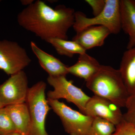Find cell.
I'll list each match as a JSON object with an SVG mask.
<instances>
[{
  "instance_id": "obj_1",
  "label": "cell",
  "mask_w": 135,
  "mask_h": 135,
  "mask_svg": "<svg viewBox=\"0 0 135 135\" xmlns=\"http://www.w3.org/2000/svg\"><path fill=\"white\" fill-rule=\"evenodd\" d=\"M75 11L65 5L55 8L42 1H35L17 17L18 24L47 42L53 38L68 40V32L74 22Z\"/></svg>"
},
{
  "instance_id": "obj_2",
  "label": "cell",
  "mask_w": 135,
  "mask_h": 135,
  "mask_svg": "<svg viewBox=\"0 0 135 135\" xmlns=\"http://www.w3.org/2000/svg\"><path fill=\"white\" fill-rule=\"evenodd\" d=\"M86 86L95 95L109 99L120 108L125 107L129 96L119 71L110 66L101 65Z\"/></svg>"
},
{
  "instance_id": "obj_3",
  "label": "cell",
  "mask_w": 135,
  "mask_h": 135,
  "mask_svg": "<svg viewBox=\"0 0 135 135\" xmlns=\"http://www.w3.org/2000/svg\"><path fill=\"white\" fill-rule=\"evenodd\" d=\"M46 83H36L29 88L25 103L31 118L29 135H49L46 129V117L51 109L46 98Z\"/></svg>"
},
{
  "instance_id": "obj_4",
  "label": "cell",
  "mask_w": 135,
  "mask_h": 135,
  "mask_svg": "<svg viewBox=\"0 0 135 135\" xmlns=\"http://www.w3.org/2000/svg\"><path fill=\"white\" fill-rule=\"evenodd\" d=\"M103 11L99 15L89 18L81 11H75L73 27L76 32L93 26H101L109 29L111 34H117L122 30L120 1L105 0Z\"/></svg>"
},
{
  "instance_id": "obj_5",
  "label": "cell",
  "mask_w": 135,
  "mask_h": 135,
  "mask_svg": "<svg viewBox=\"0 0 135 135\" xmlns=\"http://www.w3.org/2000/svg\"><path fill=\"white\" fill-rule=\"evenodd\" d=\"M47 99L66 133L70 135H89L94 118L73 110L58 100Z\"/></svg>"
},
{
  "instance_id": "obj_6",
  "label": "cell",
  "mask_w": 135,
  "mask_h": 135,
  "mask_svg": "<svg viewBox=\"0 0 135 135\" xmlns=\"http://www.w3.org/2000/svg\"><path fill=\"white\" fill-rule=\"evenodd\" d=\"M47 81L53 88V90L48 92L47 98L58 100L65 99L75 105L80 112L85 114L86 105L90 97L74 85L72 80H68L66 76H49Z\"/></svg>"
},
{
  "instance_id": "obj_7",
  "label": "cell",
  "mask_w": 135,
  "mask_h": 135,
  "mask_svg": "<svg viewBox=\"0 0 135 135\" xmlns=\"http://www.w3.org/2000/svg\"><path fill=\"white\" fill-rule=\"evenodd\" d=\"M31 60L24 48L17 42L0 40V70L8 75L23 71Z\"/></svg>"
},
{
  "instance_id": "obj_8",
  "label": "cell",
  "mask_w": 135,
  "mask_h": 135,
  "mask_svg": "<svg viewBox=\"0 0 135 135\" xmlns=\"http://www.w3.org/2000/svg\"><path fill=\"white\" fill-rule=\"evenodd\" d=\"M29 88L23 71L11 75L0 85V98L4 106L25 103Z\"/></svg>"
},
{
  "instance_id": "obj_9",
  "label": "cell",
  "mask_w": 135,
  "mask_h": 135,
  "mask_svg": "<svg viewBox=\"0 0 135 135\" xmlns=\"http://www.w3.org/2000/svg\"><path fill=\"white\" fill-rule=\"evenodd\" d=\"M85 114L106 120L116 127L123 120V114L120 107L109 99L95 95L87 103Z\"/></svg>"
},
{
  "instance_id": "obj_10",
  "label": "cell",
  "mask_w": 135,
  "mask_h": 135,
  "mask_svg": "<svg viewBox=\"0 0 135 135\" xmlns=\"http://www.w3.org/2000/svg\"><path fill=\"white\" fill-rule=\"evenodd\" d=\"M110 34L109 29L105 27L93 26L76 33L73 40L76 42L86 51L103 46L105 39Z\"/></svg>"
},
{
  "instance_id": "obj_11",
  "label": "cell",
  "mask_w": 135,
  "mask_h": 135,
  "mask_svg": "<svg viewBox=\"0 0 135 135\" xmlns=\"http://www.w3.org/2000/svg\"><path fill=\"white\" fill-rule=\"evenodd\" d=\"M31 48L38 60L41 67L51 77L66 76L68 74V68L58 59L46 53L33 41L30 43Z\"/></svg>"
},
{
  "instance_id": "obj_12",
  "label": "cell",
  "mask_w": 135,
  "mask_h": 135,
  "mask_svg": "<svg viewBox=\"0 0 135 135\" xmlns=\"http://www.w3.org/2000/svg\"><path fill=\"white\" fill-rule=\"evenodd\" d=\"M122 29L128 36L127 49L135 47V0H120Z\"/></svg>"
},
{
  "instance_id": "obj_13",
  "label": "cell",
  "mask_w": 135,
  "mask_h": 135,
  "mask_svg": "<svg viewBox=\"0 0 135 135\" xmlns=\"http://www.w3.org/2000/svg\"><path fill=\"white\" fill-rule=\"evenodd\" d=\"M101 65L93 57L86 53L79 55L77 62L68 66V74L83 79L86 81L98 71Z\"/></svg>"
},
{
  "instance_id": "obj_14",
  "label": "cell",
  "mask_w": 135,
  "mask_h": 135,
  "mask_svg": "<svg viewBox=\"0 0 135 135\" xmlns=\"http://www.w3.org/2000/svg\"><path fill=\"white\" fill-rule=\"evenodd\" d=\"M122 78L129 95L135 93V47L123 53L119 69Z\"/></svg>"
},
{
  "instance_id": "obj_15",
  "label": "cell",
  "mask_w": 135,
  "mask_h": 135,
  "mask_svg": "<svg viewBox=\"0 0 135 135\" xmlns=\"http://www.w3.org/2000/svg\"><path fill=\"white\" fill-rule=\"evenodd\" d=\"M5 108L14 124L16 131L23 135H29L31 118L26 103L8 105Z\"/></svg>"
},
{
  "instance_id": "obj_16",
  "label": "cell",
  "mask_w": 135,
  "mask_h": 135,
  "mask_svg": "<svg viewBox=\"0 0 135 135\" xmlns=\"http://www.w3.org/2000/svg\"><path fill=\"white\" fill-rule=\"evenodd\" d=\"M47 42L52 45L60 55L72 57L75 54L82 55L86 53L81 46L73 40L68 41L64 39L53 38L49 40Z\"/></svg>"
},
{
  "instance_id": "obj_17",
  "label": "cell",
  "mask_w": 135,
  "mask_h": 135,
  "mask_svg": "<svg viewBox=\"0 0 135 135\" xmlns=\"http://www.w3.org/2000/svg\"><path fill=\"white\" fill-rule=\"evenodd\" d=\"M113 123L102 118L95 117L90 129L89 135H112L116 131Z\"/></svg>"
},
{
  "instance_id": "obj_18",
  "label": "cell",
  "mask_w": 135,
  "mask_h": 135,
  "mask_svg": "<svg viewBox=\"0 0 135 135\" xmlns=\"http://www.w3.org/2000/svg\"><path fill=\"white\" fill-rule=\"evenodd\" d=\"M15 132L16 128L5 107L0 109V135H9Z\"/></svg>"
},
{
  "instance_id": "obj_19",
  "label": "cell",
  "mask_w": 135,
  "mask_h": 135,
  "mask_svg": "<svg viewBox=\"0 0 135 135\" xmlns=\"http://www.w3.org/2000/svg\"><path fill=\"white\" fill-rule=\"evenodd\" d=\"M127 111L123 114V120L135 126V93L130 95L126 102Z\"/></svg>"
},
{
  "instance_id": "obj_20",
  "label": "cell",
  "mask_w": 135,
  "mask_h": 135,
  "mask_svg": "<svg viewBox=\"0 0 135 135\" xmlns=\"http://www.w3.org/2000/svg\"><path fill=\"white\" fill-rule=\"evenodd\" d=\"M112 135H135V126L123 120L116 126V129Z\"/></svg>"
},
{
  "instance_id": "obj_21",
  "label": "cell",
  "mask_w": 135,
  "mask_h": 135,
  "mask_svg": "<svg viewBox=\"0 0 135 135\" xmlns=\"http://www.w3.org/2000/svg\"><path fill=\"white\" fill-rule=\"evenodd\" d=\"M85 2L90 6L94 17L101 13L104 8L105 0H86Z\"/></svg>"
},
{
  "instance_id": "obj_22",
  "label": "cell",
  "mask_w": 135,
  "mask_h": 135,
  "mask_svg": "<svg viewBox=\"0 0 135 135\" xmlns=\"http://www.w3.org/2000/svg\"><path fill=\"white\" fill-rule=\"evenodd\" d=\"M34 1H33V0H22L20 1V2H21L22 5L27 7V6L31 5Z\"/></svg>"
},
{
  "instance_id": "obj_23",
  "label": "cell",
  "mask_w": 135,
  "mask_h": 135,
  "mask_svg": "<svg viewBox=\"0 0 135 135\" xmlns=\"http://www.w3.org/2000/svg\"><path fill=\"white\" fill-rule=\"evenodd\" d=\"M9 135H23L22 134H20V133H18V132H14V133H12V134H9Z\"/></svg>"
},
{
  "instance_id": "obj_24",
  "label": "cell",
  "mask_w": 135,
  "mask_h": 135,
  "mask_svg": "<svg viewBox=\"0 0 135 135\" xmlns=\"http://www.w3.org/2000/svg\"><path fill=\"white\" fill-rule=\"evenodd\" d=\"M4 107H5V106L3 105L2 102L1 100V98H0V109Z\"/></svg>"
},
{
  "instance_id": "obj_25",
  "label": "cell",
  "mask_w": 135,
  "mask_h": 135,
  "mask_svg": "<svg viewBox=\"0 0 135 135\" xmlns=\"http://www.w3.org/2000/svg\"><path fill=\"white\" fill-rule=\"evenodd\" d=\"M1 1H0V2H1Z\"/></svg>"
}]
</instances>
